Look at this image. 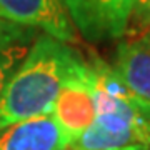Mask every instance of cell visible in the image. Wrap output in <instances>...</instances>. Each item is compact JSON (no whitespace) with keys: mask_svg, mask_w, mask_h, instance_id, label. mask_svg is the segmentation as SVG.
Listing matches in <instances>:
<instances>
[{"mask_svg":"<svg viewBox=\"0 0 150 150\" xmlns=\"http://www.w3.org/2000/svg\"><path fill=\"white\" fill-rule=\"evenodd\" d=\"M0 18L42 30L69 45L77 40L64 0H0Z\"/></svg>","mask_w":150,"mask_h":150,"instance_id":"5b68a950","label":"cell"},{"mask_svg":"<svg viewBox=\"0 0 150 150\" xmlns=\"http://www.w3.org/2000/svg\"><path fill=\"white\" fill-rule=\"evenodd\" d=\"M40 33L37 28L0 18V97Z\"/></svg>","mask_w":150,"mask_h":150,"instance_id":"ba28073f","label":"cell"},{"mask_svg":"<svg viewBox=\"0 0 150 150\" xmlns=\"http://www.w3.org/2000/svg\"><path fill=\"white\" fill-rule=\"evenodd\" d=\"M93 90L95 120L74 150H150V105L135 98H113Z\"/></svg>","mask_w":150,"mask_h":150,"instance_id":"7a4b0ae2","label":"cell"},{"mask_svg":"<svg viewBox=\"0 0 150 150\" xmlns=\"http://www.w3.org/2000/svg\"><path fill=\"white\" fill-rule=\"evenodd\" d=\"M64 150H74V147H67V149H64Z\"/></svg>","mask_w":150,"mask_h":150,"instance_id":"30bf717a","label":"cell"},{"mask_svg":"<svg viewBox=\"0 0 150 150\" xmlns=\"http://www.w3.org/2000/svg\"><path fill=\"white\" fill-rule=\"evenodd\" d=\"M52 115L72 140V145L92 127L97 110L85 59L62 85L52 107Z\"/></svg>","mask_w":150,"mask_h":150,"instance_id":"277c9868","label":"cell"},{"mask_svg":"<svg viewBox=\"0 0 150 150\" xmlns=\"http://www.w3.org/2000/svg\"><path fill=\"white\" fill-rule=\"evenodd\" d=\"M82 62L83 57L79 50L40 33L0 97V130L52 113L62 85Z\"/></svg>","mask_w":150,"mask_h":150,"instance_id":"6da1fadb","label":"cell"},{"mask_svg":"<svg viewBox=\"0 0 150 150\" xmlns=\"http://www.w3.org/2000/svg\"><path fill=\"white\" fill-rule=\"evenodd\" d=\"M137 0H64L75 30L93 43L127 35Z\"/></svg>","mask_w":150,"mask_h":150,"instance_id":"3957f363","label":"cell"},{"mask_svg":"<svg viewBox=\"0 0 150 150\" xmlns=\"http://www.w3.org/2000/svg\"><path fill=\"white\" fill-rule=\"evenodd\" d=\"M72 147L52 113L12 123L0 130V150H64Z\"/></svg>","mask_w":150,"mask_h":150,"instance_id":"8992f818","label":"cell"},{"mask_svg":"<svg viewBox=\"0 0 150 150\" xmlns=\"http://www.w3.org/2000/svg\"><path fill=\"white\" fill-rule=\"evenodd\" d=\"M147 30H150V0H137L134 12H132L127 35L137 37Z\"/></svg>","mask_w":150,"mask_h":150,"instance_id":"9c48e42d","label":"cell"},{"mask_svg":"<svg viewBox=\"0 0 150 150\" xmlns=\"http://www.w3.org/2000/svg\"><path fill=\"white\" fill-rule=\"evenodd\" d=\"M112 67L130 92L150 105V30L118 43Z\"/></svg>","mask_w":150,"mask_h":150,"instance_id":"52a82bcc","label":"cell"}]
</instances>
